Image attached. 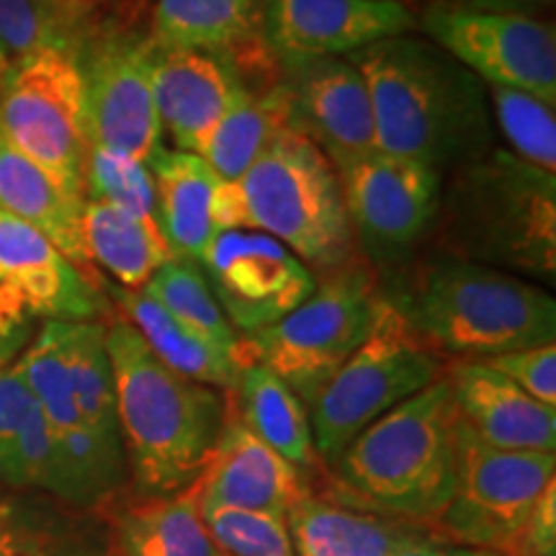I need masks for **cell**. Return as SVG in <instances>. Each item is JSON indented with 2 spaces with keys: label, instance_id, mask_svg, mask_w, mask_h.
<instances>
[{
  "label": "cell",
  "instance_id": "1",
  "mask_svg": "<svg viewBox=\"0 0 556 556\" xmlns=\"http://www.w3.org/2000/svg\"><path fill=\"white\" fill-rule=\"evenodd\" d=\"M348 58L366 78L377 150L441 176L484 155L486 86L441 47L402 34Z\"/></svg>",
  "mask_w": 556,
  "mask_h": 556
},
{
  "label": "cell",
  "instance_id": "2",
  "mask_svg": "<svg viewBox=\"0 0 556 556\" xmlns=\"http://www.w3.org/2000/svg\"><path fill=\"white\" fill-rule=\"evenodd\" d=\"M116 422L139 495L170 497L204 475L227 420V394L170 371L127 319L106 325Z\"/></svg>",
  "mask_w": 556,
  "mask_h": 556
},
{
  "label": "cell",
  "instance_id": "3",
  "mask_svg": "<svg viewBox=\"0 0 556 556\" xmlns=\"http://www.w3.org/2000/svg\"><path fill=\"white\" fill-rule=\"evenodd\" d=\"M456 420L443 374L353 438L315 492L356 510L433 528L454 497Z\"/></svg>",
  "mask_w": 556,
  "mask_h": 556
},
{
  "label": "cell",
  "instance_id": "4",
  "mask_svg": "<svg viewBox=\"0 0 556 556\" xmlns=\"http://www.w3.org/2000/svg\"><path fill=\"white\" fill-rule=\"evenodd\" d=\"M441 356L484 361L554 343L556 302L539 283L464 258H441L389 299Z\"/></svg>",
  "mask_w": 556,
  "mask_h": 556
},
{
  "label": "cell",
  "instance_id": "5",
  "mask_svg": "<svg viewBox=\"0 0 556 556\" xmlns=\"http://www.w3.org/2000/svg\"><path fill=\"white\" fill-rule=\"evenodd\" d=\"M446 212L448 245L464 261L554 281L556 173L492 150L458 173Z\"/></svg>",
  "mask_w": 556,
  "mask_h": 556
},
{
  "label": "cell",
  "instance_id": "6",
  "mask_svg": "<svg viewBox=\"0 0 556 556\" xmlns=\"http://www.w3.org/2000/svg\"><path fill=\"white\" fill-rule=\"evenodd\" d=\"M248 229L283 242L319 274L356 261L336 165L294 127L283 129L238 180Z\"/></svg>",
  "mask_w": 556,
  "mask_h": 556
},
{
  "label": "cell",
  "instance_id": "7",
  "mask_svg": "<svg viewBox=\"0 0 556 556\" xmlns=\"http://www.w3.org/2000/svg\"><path fill=\"white\" fill-rule=\"evenodd\" d=\"M381 294L371 270L353 261L325 274L294 312L266 330L240 336L238 364L255 361L312 405L374 330Z\"/></svg>",
  "mask_w": 556,
  "mask_h": 556
},
{
  "label": "cell",
  "instance_id": "8",
  "mask_svg": "<svg viewBox=\"0 0 556 556\" xmlns=\"http://www.w3.org/2000/svg\"><path fill=\"white\" fill-rule=\"evenodd\" d=\"M443 371L446 358L417 336L387 296H381L374 330L307 407L325 471L338 462L353 438L441 379Z\"/></svg>",
  "mask_w": 556,
  "mask_h": 556
},
{
  "label": "cell",
  "instance_id": "9",
  "mask_svg": "<svg viewBox=\"0 0 556 556\" xmlns=\"http://www.w3.org/2000/svg\"><path fill=\"white\" fill-rule=\"evenodd\" d=\"M0 135L86 197L90 135L78 52L41 50L9 60L0 73Z\"/></svg>",
  "mask_w": 556,
  "mask_h": 556
},
{
  "label": "cell",
  "instance_id": "10",
  "mask_svg": "<svg viewBox=\"0 0 556 556\" xmlns=\"http://www.w3.org/2000/svg\"><path fill=\"white\" fill-rule=\"evenodd\" d=\"M554 479L556 454L495 448L456 420L454 497L430 531L454 544L505 554Z\"/></svg>",
  "mask_w": 556,
  "mask_h": 556
},
{
  "label": "cell",
  "instance_id": "11",
  "mask_svg": "<svg viewBox=\"0 0 556 556\" xmlns=\"http://www.w3.org/2000/svg\"><path fill=\"white\" fill-rule=\"evenodd\" d=\"M417 26L484 86L523 90L556 106V37L544 18L426 5Z\"/></svg>",
  "mask_w": 556,
  "mask_h": 556
},
{
  "label": "cell",
  "instance_id": "12",
  "mask_svg": "<svg viewBox=\"0 0 556 556\" xmlns=\"http://www.w3.org/2000/svg\"><path fill=\"white\" fill-rule=\"evenodd\" d=\"M90 148L150 163L163 148L152 99V37L103 24L80 50Z\"/></svg>",
  "mask_w": 556,
  "mask_h": 556
},
{
  "label": "cell",
  "instance_id": "13",
  "mask_svg": "<svg viewBox=\"0 0 556 556\" xmlns=\"http://www.w3.org/2000/svg\"><path fill=\"white\" fill-rule=\"evenodd\" d=\"M238 336L266 330L294 312L317 287V274L258 229H227L197 261Z\"/></svg>",
  "mask_w": 556,
  "mask_h": 556
},
{
  "label": "cell",
  "instance_id": "14",
  "mask_svg": "<svg viewBox=\"0 0 556 556\" xmlns=\"http://www.w3.org/2000/svg\"><path fill=\"white\" fill-rule=\"evenodd\" d=\"M353 240L374 258H402L441 212V173L387 152L340 165Z\"/></svg>",
  "mask_w": 556,
  "mask_h": 556
},
{
  "label": "cell",
  "instance_id": "15",
  "mask_svg": "<svg viewBox=\"0 0 556 556\" xmlns=\"http://www.w3.org/2000/svg\"><path fill=\"white\" fill-rule=\"evenodd\" d=\"M415 29L405 0H261V37L276 62L348 58Z\"/></svg>",
  "mask_w": 556,
  "mask_h": 556
},
{
  "label": "cell",
  "instance_id": "16",
  "mask_svg": "<svg viewBox=\"0 0 556 556\" xmlns=\"http://www.w3.org/2000/svg\"><path fill=\"white\" fill-rule=\"evenodd\" d=\"M291 127L315 142L336 168L377 152L371 96L351 58L278 62Z\"/></svg>",
  "mask_w": 556,
  "mask_h": 556
},
{
  "label": "cell",
  "instance_id": "17",
  "mask_svg": "<svg viewBox=\"0 0 556 556\" xmlns=\"http://www.w3.org/2000/svg\"><path fill=\"white\" fill-rule=\"evenodd\" d=\"M148 165L155 178L160 235L176 258L197 263L217 235L248 229L240 186L222 178L204 157L160 148Z\"/></svg>",
  "mask_w": 556,
  "mask_h": 556
},
{
  "label": "cell",
  "instance_id": "18",
  "mask_svg": "<svg viewBox=\"0 0 556 556\" xmlns=\"http://www.w3.org/2000/svg\"><path fill=\"white\" fill-rule=\"evenodd\" d=\"M0 287L31 317L99 323L106 312L93 278L75 268L37 229L0 208Z\"/></svg>",
  "mask_w": 556,
  "mask_h": 556
},
{
  "label": "cell",
  "instance_id": "19",
  "mask_svg": "<svg viewBox=\"0 0 556 556\" xmlns=\"http://www.w3.org/2000/svg\"><path fill=\"white\" fill-rule=\"evenodd\" d=\"M312 490L315 486L309 479L250 433L227 402V420L217 448L197 482L199 503L240 507L287 520L296 500Z\"/></svg>",
  "mask_w": 556,
  "mask_h": 556
},
{
  "label": "cell",
  "instance_id": "20",
  "mask_svg": "<svg viewBox=\"0 0 556 556\" xmlns=\"http://www.w3.org/2000/svg\"><path fill=\"white\" fill-rule=\"evenodd\" d=\"M443 374L458 420L484 443L556 454V407L541 405L484 361H451Z\"/></svg>",
  "mask_w": 556,
  "mask_h": 556
},
{
  "label": "cell",
  "instance_id": "21",
  "mask_svg": "<svg viewBox=\"0 0 556 556\" xmlns=\"http://www.w3.org/2000/svg\"><path fill=\"white\" fill-rule=\"evenodd\" d=\"M238 88L225 54L165 50L152 41V99L176 150L199 155Z\"/></svg>",
  "mask_w": 556,
  "mask_h": 556
},
{
  "label": "cell",
  "instance_id": "22",
  "mask_svg": "<svg viewBox=\"0 0 556 556\" xmlns=\"http://www.w3.org/2000/svg\"><path fill=\"white\" fill-rule=\"evenodd\" d=\"M0 208L37 229L75 268L90 276L93 263L88 258L86 238H83L86 197L67 189L58 176L13 148L3 135H0Z\"/></svg>",
  "mask_w": 556,
  "mask_h": 556
},
{
  "label": "cell",
  "instance_id": "23",
  "mask_svg": "<svg viewBox=\"0 0 556 556\" xmlns=\"http://www.w3.org/2000/svg\"><path fill=\"white\" fill-rule=\"evenodd\" d=\"M227 402L250 433L302 471L312 486L319 484L325 464L315 448L309 409L270 368L255 361L238 364V381Z\"/></svg>",
  "mask_w": 556,
  "mask_h": 556
},
{
  "label": "cell",
  "instance_id": "24",
  "mask_svg": "<svg viewBox=\"0 0 556 556\" xmlns=\"http://www.w3.org/2000/svg\"><path fill=\"white\" fill-rule=\"evenodd\" d=\"M109 536L116 556H222L201 520L197 484L170 497H111Z\"/></svg>",
  "mask_w": 556,
  "mask_h": 556
},
{
  "label": "cell",
  "instance_id": "25",
  "mask_svg": "<svg viewBox=\"0 0 556 556\" xmlns=\"http://www.w3.org/2000/svg\"><path fill=\"white\" fill-rule=\"evenodd\" d=\"M287 528L296 556H392L405 541L433 533L409 520L332 503L315 490L287 513Z\"/></svg>",
  "mask_w": 556,
  "mask_h": 556
},
{
  "label": "cell",
  "instance_id": "26",
  "mask_svg": "<svg viewBox=\"0 0 556 556\" xmlns=\"http://www.w3.org/2000/svg\"><path fill=\"white\" fill-rule=\"evenodd\" d=\"M289 127V101L278 75L268 80L238 75L232 101L206 137L199 157H204L222 178L238 184L261 152Z\"/></svg>",
  "mask_w": 556,
  "mask_h": 556
},
{
  "label": "cell",
  "instance_id": "27",
  "mask_svg": "<svg viewBox=\"0 0 556 556\" xmlns=\"http://www.w3.org/2000/svg\"><path fill=\"white\" fill-rule=\"evenodd\" d=\"M258 0H157L152 41L165 50L235 54L258 45Z\"/></svg>",
  "mask_w": 556,
  "mask_h": 556
},
{
  "label": "cell",
  "instance_id": "28",
  "mask_svg": "<svg viewBox=\"0 0 556 556\" xmlns=\"http://www.w3.org/2000/svg\"><path fill=\"white\" fill-rule=\"evenodd\" d=\"M114 299L124 312V319L137 330V336L144 340L160 364L199 384L222 389L225 394L232 392L238 381V361L214 351L212 345L186 330L142 289H114Z\"/></svg>",
  "mask_w": 556,
  "mask_h": 556
},
{
  "label": "cell",
  "instance_id": "29",
  "mask_svg": "<svg viewBox=\"0 0 556 556\" xmlns=\"http://www.w3.org/2000/svg\"><path fill=\"white\" fill-rule=\"evenodd\" d=\"M83 238L90 263L106 270L119 289L129 291L148 287L155 270L176 258L157 229L103 201H86Z\"/></svg>",
  "mask_w": 556,
  "mask_h": 556
},
{
  "label": "cell",
  "instance_id": "30",
  "mask_svg": "<svg viewBox=\"0 0 556 556\" xmlns=\"http://www.w3.org/2000/svg\"><path fill=\"white\" fill-rule=\"evenodd\" d=\"M101 26L96 0H0V52L9 60L41 50L80 54Z\"/></svg>",
  "mask_w": 556,
  "mask_h": 556
},
{
  "label": "cell",
  "instance_id": "31",
  "mask_svg": "<svg viewBox=\"0 0 556 556\" xmlns=\"http://www.w3.org/2000/svg\"><path fill=\"white\" fill-rule=\"evenodd\" d=\"M142 291L155 299L168 315L176 317L186 330L212 345L214 351L238 361L240 336L227 323L225 312L219 309L199 263L173 258L155 270V276Z\"/></svg>",
  "mask_w": 556,
  "mask_h": 556
},
{
  "label": "cell",
  "instance_id": "32",
  "mask_svg": "<svg viewBox=\"0 0 556 556\" xmlns=\"http://www.w3.org/2000/svg\"><path fill=\"white\" fill-rule=\"evenodd\" d=\"M70 330L73 323H45L31 338L24 356L16 361L34 402L47 417L54 435L86 426L75 405L73 374H70Z\"/></svg>",
  "mask_w": 556,
  "mask_h": 556
},
{
  "label": "cell",
  "instance_id": "33",
  "mask_svg": "<svg viewBox=\"0 0 556 556\" xmlns=\"http://www.w3.org/2000/svg\"><path fill=\"white\" fill-rule=\"evenodd\" d=\"M70 374H73L75 405L86 428L103 441L122 446L116 422L114 371L106 351V325L73 323L70 330Z\"/></svg>",
  "mask_w": 556,
  "mask_h": 556
},
{
  "label": "cell",
  "instance_id": "34",
  "mask_svg": "<svg viewBox=\"0 0 556 556\" xmlns=\"http://www.w3.org/2000/svg\"><path fill=\"white\" fill-rule=\"evenodd\" d=\"M486 99L495 111L510 152L523 163L556 173V111L523 90L486 86Z\"/></svg>",
  "mask_w": 556,
  "mask_h": 556
},
{
  "label": "cell",
  "instance_id": "35",
  "mask_svg": "<svg viewBox=\"0 0 556 556\" xmlns=\"http://www.w3.org/2000/svg\"><path fill=\"white\" fill-rule=\"evenodd\" d=\"M119 206L142 225L157 229L155 178L150 165L103 148H90L86 163V201Z\"/></svg>",
  "mask_w": 556,
  "mask_h": 556
},
{
  "label": "cell",
  "instance_id": "36",
  "mask_svg": "<svg viewBox=\"0 0 556 556\" xmlns=\"http://www.w3.org/2000/svg\"><path fill=\"white\" fill-rule=\"evenodd\" d=\"M199 510L222 556H296L283 518L201 503Z\"/></svg>",
  "mask_w": 556,
  "mask_h": 556
},
{
  "label": "cell",
  "instance_id": "37",
  "mask_svg": "<svg viewBox=\"0 0 556 556\" xmlns=\"http://www.w3.org/2000/svg\"><path fill=\"white\" fill-rule=\"evenodd\" d=\"M109 546L111 536L83 546L37 507L0 495V556H93Z\"/></svg>",
  "mask_w": 556,
  "mask_h": 556
},
{
  "label": "cell",
  "instance_id": "38",
  "mask_svg": "<svg viewBox=\"0 0 556 556\" xmlns=\"http://www.w3.org/2000/svg\"><path fill=\"white\" fill-rule=\"evenodd\" d=\"M0 482L11 486H37L62 497V471L54 430L37 405L9 454L0 458Z\"/></svg>",
  "mask_w": 556,
  "mask_h": 556
},
{
  "label": "cell",
  "instance_id": "39",
  "mask_svg": "<svg viewBox=\"0 0 556 556\" xmlns=\"http://www.w3.org/2000/svg\"><path fill=\"white\" fill-rule=\"evenodd\" d=\"M486 366L503 374L513 384L539 400L541 405L556 407V345L544 343L523 351L484 358Z\"/></svg>",
  "mask_w": 556,
  "mask_h": 556
},
{
  "label": "cell",
  "instance_id": "40",
  "mask_svg": "<svg viewBox=\"0 0 556 556\" xmlns=\"http://www.w3.org/2000/svg\"><path fill=\"white\" fill-rule=\"evenodd\" d=\"M34 409L37 402L16 361L0 366V458L9 454Z\"/></svg>",
  "mask_w": 556,
  "mask_h": 556
},
{
  "label": "cell",
  "instance_id": "41",
  "mask_svg": "<svg viewBox=\"0 0 556 556\" xmlns=\"http://www.w3.org/2000/svg\"><path fill=\"white\" fill-rule=\"evenodd\" d=\"M507 556H556V484H548L507 546Z\"/></svg>",
  "mask_w": 556,
  "mask_h": 556
},
{
  "label": "cell",
  "instance_id": "42",
  "mask_svg": "<svg viewBox=\"0 0 556 556\" xmlns=\"http://www.w3.org/2000/svg\"><path fill=\"white\" fill-rule=\"evenodd\" d=\"M31 315L0 287V366L13 364L18 348L29 340Z\"/></svg>",
  "mask_w": 556,
  "mask_h": 556
},
{
  "label": "cell",
  "instance_id": "43",
  "mask_svg": "<svg viewBox=\"0 0 556 556\" xmlns=\"http://www.w3.org/2000/svg\"><path fill=\"white\" fill-rule=\"evenodd\" d=\"M413 3H417V11L426 9V5H443V9L490 11V13H520V16L539 18V13H544V11L552 9L554 0H413Z\"/></svg>",
  "mask_w": 556,
  "mask_h": 556
},
{
  "label": "cell",
  "instance_id": "44",
  "mask_svg": "<svg viewBox=\"0 0 556 556\" xmlns=\"http://www.w3.org/2000/svg\"><path fill=\"white\" fill-rule=\"evenodd\" d=\"M392 556H495V552L454 544V541L435 536V533H420V536L405 541Z\"/></svg>",
  "mask_w": 556,
  "mask_h": 556
},
{
  "label": "cell",
  "instance_id": "45",
  "mask_svg": "<svg viewBox=\"0 0 556 556\" xmlns=\"http://www.w3.org/2000/svg\"><path fill=\"white\" fill-rule=\"evenodd\" d=\"M93 556H116L114 554V544H111L109 548H103V552H99V554H93Z\"/></svg>",
  "mask_w": 556,
  "mask_h": 556
},
{
  "label": "cell",
  "instance_id": "46",
  "mask_svg": "<svg viewBox=\"0 0 556 556\" xmlns=\"http://www.w3.org/2000/svg\"><path fill=\"white\" fill-rule=\"evenodd\" d=\"M5 65H9V58H5V54L0 52V73H3V67H5Z\"/></svg>",
  "mask_w": 556,
  "mask_h": 556
},
{
  "label": "cell",
  "instance_id": "47",
  "mask_svg": "<svg viewBox=\"0 0 556 556\" xmlns=\"http://www.w3.org/2000/svg\"><path fill=\"white\" fill-rule=\"evenodd\" d=\"M495 556H507V554H497V552H495Z\"/></svg>",
  "mask_w": 556,
  "mask_h": 556
},
{
  "label": "cell",
  "instance_id": "48",
  "mask_svg": "<svg viewBox=\"0 0 556 556\" xmlns=\"http://www.w3.org/2000/svg\"><path fill=\"white\" fill-rule=\"evenodd\" d=\"M405 3H407V0H405Z\"/></svg>",
  "mask_w": 556,
  "mask_h": 556
}]
</instances>
